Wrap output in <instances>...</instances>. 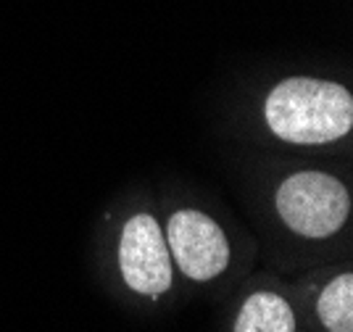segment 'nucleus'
Wrapping results in <instances>:
<instances>
[{
    "label": "nucleus",
    "mask_w": 353,
    "mask_h": 332,
    "mask_svg": "<svg viewBox=\"0 0 353 332\" xmlns=\"http://www.w3.org/2000/svg\"><path fill=\"white\" fill-rule=\"evenodd\" d=\"M119 266L124 282L143 295H161L172 288V259L159 222L137 214L124 224L119 243Z\"/></svg>",
    "instance_id": "obj_3"
},
{
    "label": "nucleus",
    "mask_w": 353,
    "mask_h": 332,
    "mask_svg": "<svg viewBox=\"0 0 353 332\" xmlns=\"http://www.w3.org/2000/svg\"><path fill=\"white\" fill-rule=\"evenodd\" d=\"M316 311L330 332H353V277L340 275L322 290Z\"/></svg>",
    "instance_id": "obj_6"
},
{
    "label": "nucleus",
    "mask_w": 353,
    "mask_h": 332,
    "mask_svg": "<svg viewBox=\"0 0 353 332\" xmlns=\"http://www.w3.org/2000/svg\"><path fill=\"white\" fill-rule=\"evenodd\" d=\"M235 332H295L293 309L274 293H253L237 314Z\"/></svg>",
    "instance_id": "obj_5"
},
{
    "label": "nucleus",
    "mask_w": 353,
    "mask_h": 332,
    "mask_svg": "<svg viewBox=\"0 0 353 332\" xmlns=\"http://www.w3.org/2000/svg\"><path fill=\"white\" fill-rule=\"evenodd\" d=\"M277 211L303 237H327L345 224L351 195L345 185L324 172H298L277 190Z\"/></svg>",
    "instance_id": "obj_2"
},
{
    "label": "nucleus",
    "mask_w": 353,
    "mask_h": 332,
    "mask_svg": "<svg viewBox=\"0 0 353 332\" xmlns=\"http://www.w3.org/2000/svg\"><path fill=\"white\" fill-rule=\"evenodd\" d=\"M264 114L269 130L282 140L322 145L351 132L353 98L335 82L293 77L269 92Z\"/></svg>",
    "instance_id": "obj_1"
},
{
    "label": "nucleus",
    "mask_w": 353,
    "mask_h": 332,
    "mask_svg": "<svg viewBox=\"0 0 353 332\" xmlns=\"http://www.w3.org/2000/svg\"><path fill=\"white\" fill-rule=\"evenodd\" d=\"M169 248L179 269L190 280L206 282L221 275L230 264V243L227 235L211 217L201 211H176L169 219Z\"/></svg>",
    "instance_id": "obj_4"
}]
</instances>
